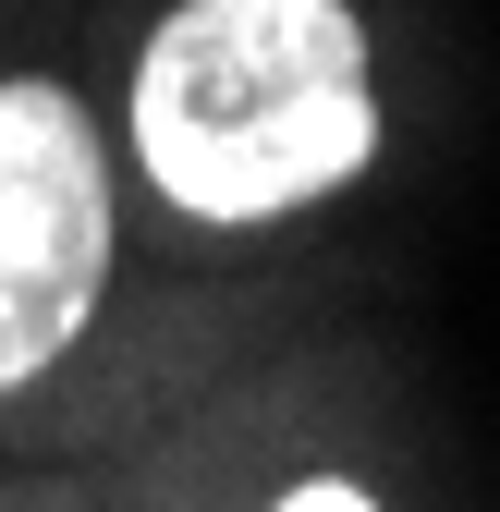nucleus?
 Masks as SVG:
<instances>
[{
  "mask_svg": "<svg viewBox=\"0 0 500 512\" xmlns=\"http://www.w3.org/2000/svg\"><path fill=\"white\" fill-rule=\"evenodd\" d=\"M135 147L171 208L281 220L366 171V25L342 0H183L135 61Z\"/></svg>",
  "mask_w": 500,
  "mask_h": 512,
  "instance_id": "f257e3e1",
  "label": "nucleus"
},
{
  "mask_svg": "<svg viewBox=\"0 0 500 512\" xmlns=\"http://www.w3.org/2000/svg\"><path fill=\"white\" fill-rule=\"evenodd\" d=\"M98 269H110L98 135H86V110L61 86L13 74L0 86V391H25L86 330Z\"/></svg>",
  "mask_w": 500,
  "mask_h": 512,
  "instance_id": "f03ea898",
  "label": "nucleus"
},
{
  "mask_svg": "<svg viewBox=\"0 0 500 512\" xmlns=\"http://www.w3.org/2000/svg\"><path fill=\"white\" fill-rule=\"evenodd\" d=\"M269 512H379V500H366L354 476H305V488H293V500H269Z\"/></svg>",
  "mask_w": 500,
  "mask_h": 512,
  "instance_id": "7ed1b4c3",
  "label": "nucleus"
}]
</instances>
